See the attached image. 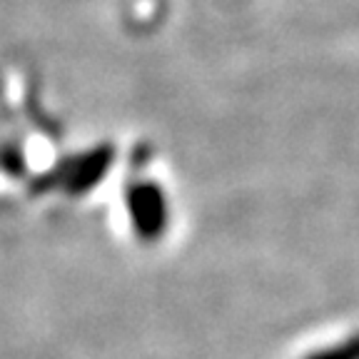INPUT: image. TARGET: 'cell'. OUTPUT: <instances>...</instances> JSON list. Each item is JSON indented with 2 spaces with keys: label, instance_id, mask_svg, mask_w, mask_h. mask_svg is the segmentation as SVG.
Segmentation results:
<instances>
[{
  "label": "cell",
  "instance_id": "cell-1",
  "mask_svg": "<svg viewBox=\"0 0 359 359\" xmlns=\"http://www.w3.org/2000/svg\"><path fill=\"white\" fill-rule=\"evenodd\" d=\"M304 359H359V334L349 337L344 342L332 344V347L317 349V352H312Z\"/></svg>",
  "mask_w": 359,
  "mask_h": 359
}]
</instances>
